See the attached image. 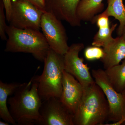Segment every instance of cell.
Returning a JSON list of instances; mask_svg holds the SVG:
<instances>
[{"label": "cell", "mask_w": 125, "mask_h": 125, "mask_svg": "<svg viewBox=\"0 0 125 125\" xmlns=\"http://www.w3.org/2000/svg\"><path fill=\"white\" fill-rule=\"evenodd\" d=\"M13 94L8 98L7 103L10 113L17 125H41L40 109L42 101L36 76L29 82L21 84Z\"/></svg>", "instance_id": "obj_1"}, {"label": "cell", "mask_w": 125, "mask_h": 125, "mask_svg": "<svg viewBox=\"0 0 125 125\" xmlns=\"http://www.w3.org/2000/svg\"><path fill=\"white\" fill-rule=\"evenodd\" d=\"M80 103L73 115L74 125H103L108 121L109 104L96 83L84 88Z\"/></svg>", "instance_id": "obj_2"}, {"label": "cell", "mask_w": 125, "mask_h": 125, "mask_svg": "<svg viewBox=\"0 0 125 125\" xmlns=\"http://www.w3.org/2000/svg\"><path fill=\"white\" fill-rule=\"evenodd\" d=\"M5 52L31 54L36 60L44 62L50 49L44 35L39 30L21 29L9 25Z\"/></svg>", "instance_id": "obj_3"}, {"label": "cell", "mask_w": 125, "mask_h": 125, "mask_svg": "<svg viewBox=\"0 0 125 125\" xmlns=\"http://www.w3.org/2000/svg\"><path fill=\"white\" fill-rule=\"evenodd\" d=\"M42 73L36 75L39 94L42 101L52 97L60 98L62 92V80L64 71V55L50 48L44 61Z\"/></svg>", "instance_id": "obj_4"}, {"label": "cell", "mask_w": 125, "mask_h": 125, "mask_svg": "<svg viewBox=\"0 0 125 125\" xmlns=\"http://www.w3.org/2000/svg\"><path fill=\"white\" fill-rule=\"evenodd\" d=\"M44 12L28 1L12 0L10 25L19 29L39 30L41 19Z\"/></svg>", "instance_id": "obj_5"}, {"label": "cell", "mask_w": 125, "mask_h": 125, "mask_svg": "<svg viewBox=\"0 0 125 125\" xmlns=\"http://www.w3.org/2000/svg\"><path fill=\"white\" fill-rule=\"evenodd\" d=\"M40 28L50 48L64 55L69 46L66 30L60 20L52 13L46 11L42 16Z\"/></svg>", "instance_id": "obj_6"}, {"label": "cell", "mask_w": 125, "mask_h": 125, "mask_svg": "<svg viewBox=\"0 0 125 125\" xmlns=\"http://www.w3.org/2000/svg\"><path fill=\"white\" fill-rule=\"evenodd\" d=\"M92 74L96 84L105 94L109 104L108 121L116 122L125 117V96L116 91L110 83L105 70H92Z\"/></svg>", "instance_id": "obj_7"}, {"label": "cell", "mask_w": 125, "mask_h": 125, "mask_svg": "<svg viewBox=\"0 0 125 125\" xmlns=\"http://www.w3.org/2000/svg\"><path fill=\"white\" fill-rule=\"evenodd\" d=\"M84 48L83 43L72 44L64 55V62L65 71L74 76L84 88L95 82L90 72L89 67L84 63L83 59L79 56Z\"/></svg>", "instance_id": "obj_8"}, {"label": "cell", "mask_w": 125, "mask_h": 125, "mask_svg": "<svg viewBox=\"0 0 125 125\" xmlns=\"http://www.w3.org/2000/svg\"><path fill=\"white\" fill-rule=\"evenodd\" d=\"M40 113L42 119L41 125H74L73 115L59 98L52 97L43 101Z\"/></svg>", "instance_id": "obj_9"}, {"label": "cell", "mask_w": 125, "mask_h": 125, "mask_svg": "<svg viewBox=\"0 0 125 125\" xmlns=\"http://www.w3.org/2000/svg\"><path fill=\"white\" fill-rule=\"evenodd\" d=\"M83 87L76 78L64 71L60 100L72 114L75 113L83 97Z\"/></svg>", "instance_id": "obj_10"}, {"label": "cell", "mask_w": 125, "mask_h": 125, "mask_svg": "<svg viewBox=\"0 0 125 125\" xmlns=\"http://www.w3.org/2000/svg\"><path fill=\"white\" fill-rule=\"evenodd\" d=\"M80 0H45L47 11L67 22L72 27H80L81 21L77 16L76 10Z\"/></svg>", "instance_id": "obj_11"}, {"label": "cell", "mask_w": 125, "mask_h": 125, "mask_svg": "<svg viewBox=\"0 0 125 125\" xmlns=\"http://www.w3.org/2000/svg\"><path fill=\"white\" fill-rule=\"evenodd\" d=\"M103 49L104 55L101 60L105 70L119 64L125 58V41L122 36L114 38Z\"/></svg>", "instance_id": "obj_12"}, {"label": "cell", "mask_w": 125, "mask_h": 125, "mask_svg": "<svg viewBox=\"0 0 125 125\" xmlns=\"http://www.w3.org/2000/svg\"><path fill=\"white\" fill-rule=\"evenodd\" d=\"M20 83H5L0 81V117L3 121L13 125H17L7 106L8 97L13 94Z\"/></svg>", "instance_id": "obj_13"}, {"label": "cell", "mask_w": 125, "mask_h": 125, "mask_svg": "<svg viewBox=\"0 0 125 125\" xmlns=\"http://www.w3.org/2000/svg\"><path fill=\"white\" fill-rule=\"evenodd\" d=\"M103 0H81L76 10V14L81 21L92 22L94 17L104 8Z\"/></svg>", "instance_id": "obj_14"}, {"label": "cell", "mask_w": 125, "mask_h": 125, "mask_svg": "<svg viewBox=\"0 0 125 125\" xmlns=\"http://www.w3.org/2000/svg\"><path fill=\"white\" fill-rule=\"evenodd\" d=\"M107 7L102 13L109 17L113 16L119 21L117 33L118 36H121L125 26V6L123 0H107Z\"/></svg>", "instance_id": "obj_15"}, {"label": "cell", "mask_w": 125, "mask_h": 125, "mask_svg": "<svg viewBox=\"0 0 125 125\" xmlns=\"http://www.w3.org/2000/svg\"><path fill=\"white\" fill-rule=\"evenodd\" d=\"M105 71L114 89L122 93L125 89V58L121 64L105 70Z\"/></svg>", "instance_id": "obj_16"}, {"label": "cell", "mask_w": 125, "mask_h": 125, "mask_svg": "<svg viewBox=\"0 0 125 125\" xmlns=\"http://www.w3.org/2000/svg\"><path fill=\"white\" fill-rule=\"evenodd\" d=\"M117 26V24H113L111 27L99 29L94 37L92 43L93 46L103 48L109 45L114 40L112 34Z\"/></svg>", "instance_id": "obj_17"}, {"label": "cell", "mask_w": 125, "mask_h": 125, "mask_svg": "<svg viewBox=\"0 0 125 125\" xmlns=\"http://www.w3.org/2000/svg\"><path fill=\"white\" fill-rule=\"evenodd\" d=\"M104 55L103 49L101 47L93 46L85 48L84 56L85 59L88 61L99 60L102 58Z\"/></svg>", "instance_id": "obj_18"}, {"label": "cell", "mask_w": 125, "mask_h": 125, "mask_svg": "<svg viewBox=\"0 0 125 125\" xmlns=\"http://www.w3.org/2000/svg\"><path fill=\"white\" fill-rule=\"evenodd\" d=\"M5 10L2 0L0 1V36L2 40H7L6 30L7 26L6 22V15L5 14Z\"/></svg>", "instance_id": "obj_19"}, {"label": "cell", "mask_w": 125, "mask_h": 125, "mask_svg": "<svg viewBox=\"0 0 125 125\" xmlns=\"http://www.w3.org/2000/svg\"><path fill=\"white\" fill-rule=\"evenodd\" d=\"M91 22L94 24L96 23L99 29L107 28L110 26L109 17L102 13L95 16Z\"/></svg>", "instance_id": "obj_20"}, {"label": "cell", "mask_w": 125, "mask_h": 125, "mask_svg": "<svg viewBox=\"0 0 125 125\" xmlns=\"http://www.w3.org/2000/svg\"><path fill=\"white\" fill-rule=\"evenodd\" d=\"M2 1L4 7L6 20L9 22L11 16L12 0H2Z\"/></svg>", "instance_id": "obj_21"}, {"label": "cell", "mask_w": 125, "mask_h": 125, "mask_svg": "<svg viewBox=\"0 0 125 125\" xmlns=\"http://www.w3.org/2000/svg\"><path fill=\"white\" fill-rule=\"evenodd\" d=\"M23 0L30 2L44 12L47 11L45 0Z\"/></svg>", "instance_id": "obj_22"}, {"label": "cell", "mask_w": 125, "mask_h": 125, "mask_svg": "<svg viewBox=\"0 0 125 125\" xmlns=\"http://www.w3.org/2000/svg\"><path fill=\"white\" fill-rule=\"evenodd\" d=\"M125 125V117H123L120 120L116 122H113L111 124H105L104 125Z\"/></svg>", "instance_id": "obj_23"}, {"label": "cell", "mask_w": 125, "mask_h": 125, "mask_svg": "<svg viewBox=\"0 0 125 125\" xmlns=\"http://www.w3.org/2000/svg\"><path fill=\"white\" fill-rule=\"evenodd\" d=\"M10 123H9V122H6L5 121H0V125H10Z\"/></svg>", "instance_id": "obj_24"}, {"label": "cell", "mask_w": 125, "mask_h": 125, "mask_svg": "<svg viewBox=\"0 0 125 125\" xmlns=\"http://www.w3.org/2000/svg\"><path fill=\"white\" fill-rule=\"evenodd\" d=\"M121 36L123 37V39L125 40V26L124 27V29L123 30V32H122V34Z\"/></svg>", "instance_id": "obj_25"}, {"label": "cell", "mask_w": 125, "mask_h": 125, "mask_svg": "<svg viewBox=\"0 0 125 125\" xmlns=\"http://www.w3.org/2000/svg\"><path fill=\"white\" fill-rule=\"evenodd\" d=\"M122 94H123L124 95H125V89L124 90V91H123V92H122Z\"/></svg>", "instance_id": "obj_26"}]
</instances>
